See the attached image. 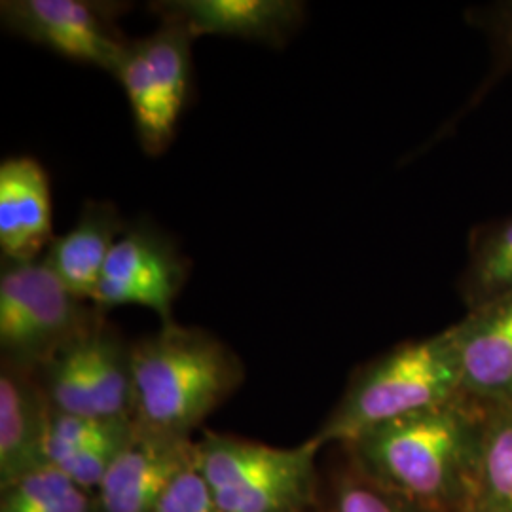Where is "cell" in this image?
<instances>
[{
    "label": "cell",
    "instance_id": "21",
    "mask_svg": "<svg viewBox=\"0 0 512 512\" xmlns=\"http://www.w3.org/2000/svg\"><path fill=\"white\" fill-rule=\"evenodd\" d=\"M154 512H222L198 463L188 465L165 490Z\"/></svg>",
    "mask_w": 512,
    "mask_h": 512
},
{
    "label": "cell",
    "instance_id": "14",
    "mask_svg": "<svg viewBox=\"0 0 512 512\" xmlns=\"http://www.w3.org/2000/svg\"><path fill=\"white\" fill-rule=\"evenodd\" d=\"M50 404L37 374L2 363L0 372V486L8 488L46 465Z\"/></svg>",
    "mask_w": 512,
    "mask_h": 512
},
{
    "label": "cell",
    "instance_id": "7",
    "mask_svg": "<svg viewBox=\"0 0 512 512\" xmlns=\"http://www.w3.org/2000/svg\"><path fill=\"white\" fill-rule=\"evenodd\" d=\"M194 37L175 19H160L148 37L129 40L114 78L128 95L141 147L158 156L171 145L192 73Z\"/></svg>",
    "mask_w": 512,
    "mask_h": 512
},
{
    "label": "cell",
    "instance_id": "2",
    "mask_svg": "<svg viewBox=\"0 0 512 512\" xmlns=\"http://www.w3.org/2000/svg\"><path fill=\"white\" fill-rule=\"evenodd\" d=\"M465 393L456 401L382 423L351 442L378 484L406 499L435 505L458 484L463 463L478 446L480 412Z\"/></svg>",
    "mask_w": 512,
    "mask_h": 512
},
{
    "label": "cell",
    "instance_id": "20",
    "mask_svg": "<svg viewBox=\"0 0 512 512\" xmlns=\"http://www.w3.org/2000/svg\"><path fill=\"white\" fill-rule=\"evenodd\" d=\"M131 431H133V427L122 435H116V437H110V439L73 450V452L61 456L54 463H50V465H54L59 471H63L84 490L99 488V484L103 482V478L107 475L112 461L116 459L120 450L124 448V444L128 442Z\"/></svg>",
    "mask_w": 512,
    "mask_h": 512
},
{
    "label": "cell",
    "instance_id": "4",
    "mask_svg": "<svg viewBox=\"0 0 512 512\" xmlns=\"http://www.w3.org/2000/svg\"><path fill=\"white\" fill-rule=\"evenodd\" d=\"M317 437L294 448L207 433L196 463L222 512H302L313 495Z\"/></svg>",
    "mask_w": 512,
    "mask_h": 512
},
{
    "label": "cell",
    "instance_id": "5",
    "mask_svg": "<svg viewBox=\"0 0 512 512\" xmlns=\"http://www.w3.org/2000/svg\"><path fill=\"white\" fill-rule=\"evenodd\" d=\"M99 308L65 289L44 258H2L0 348L2 363L38 372L93 321Z\"/></svg>",
    "mask_w": 512,
    "mask_h": 512
},
{
    "label": "cell",
    "instance_id": "17",
    "mask_svg": "<svg viewBox=\"0 0 512 512\" xmlns=\"http://www.w3.org/2000/svg\"><path fill=\"white\" fill-rule=\"evenodd\" d=\"M90 495L46 463L2 490L0 512H95Z\"/></svg>",
    "mask_w": 512,
    "mask_h": 512
},
{
    "label": "cell",
    "instance_id": "13",
    "mask_svg": "<svg viewBox=\"0 0 512 512\" xmlns=\"http://www.w3.org/2000/svg\"><path fill=\"white\" fill-rule=\"evenodd\" d=\"M454 329L463 393L478 403L512 406V296L469 311Z\"/></svg>",
    "mask_w": 512,
    "mask_h": 512
},
{
    "label": "cell",
    "instance_id": "16",
    "mask_svg": "<svg viewBox=\"0 0 512 512\" xmlns=\"http://www.w3.org/2000/svg\"><path fill=\"white\" fill-rule=\"evenodd\" d=\"M512 296V217L476 238L463 277V300L469 311Z\"/></svg>",
    "mask_w": 512,
    "mask_h": 512
},
{
    "label": "cell",
    "instance_id": "1",
    "mask_svg": "<svg viewBox=\"0 0 512 512\" xmlns=\"http://www.w3.org/2000/svg\"><path fill=\"white\" fill-rule=\"evenodd\" d=\"M133 423L158 435L190 439L232 391L243 368L213 334L175 321L131 344Z\"/></svg>",
    "mask_w": 512,
    "mask_h": 512
},
{
    "label": "cell",
    "instance_id": "22",
    "mask_svg": "<svg viewBox=\"0 0 512 512\" xmlns=\"http://www.w3.org/2000/svg\"><path fill=\"white\" fill-rule=\"evenodd\" d=\"M336 512H404L382 486L346 482L336 494Z\"/></svg>",
    "mask_w": 512,
    "mask_h": 512
},
{
    "label": "cell",
    "instance_id": "9",
    "mask_svg": "<svg viewBox=\"0 0 512 512\" xmlns=\"http://www.w3.org/2000/svg\"><path fill=\"white\" fill-rule=\"evenodd\" d=\"M186 277L188 264L175 243L148 224H135L114 243L92 304L99 310L143 306L171 323Z\"/></svg>",
    "mask_w": 512,
    "mask_h": 512
},
{
    "label": "cell",
    "instance_id": "11",
    "mask_svg": "<svg viewBox=\"0 0 512 512\" xmlns=\"http://www.w3.org/2000/svg\"><path fill=\"white\" fill-rule=\"evenodd\" d=\"M160 19H175L196 38H243L279 48L304 21L296 0H165L154 2Z\"/></svg>",
    "mask_w": 512,
    "mask_h": 512
},
{
    "label": "cell",
    "instance_id": "3",
    "mask_svg": "<svg viewBox=\"0 0 512 512\" xmlns=\"http://www.w3.org/2000/svg\"><path fill=\"white\" fill-rule=\"evenodd\" d=\"M463 395L458 336L450 327L433 338L404 344L366 366L315 435L355 442L366 431Z\"/></svg>",
    "mask_w": 512,
    "mask_h": 512
},
{
    "label": "cell",
    "instance_id": "23",
    "mask_svg": "<svg viewBox=\"0 0 512 512\" xmlns=\"http://www.w3.org/2000/svg\"><path fill=\"white\" fill-rule=\"evenodd\" d=\"M503 38H505V44L509 48V54L512 55V8L509 10L507 18H505V23H503Z\"/></svg>",
    "mask_w": 512,
    "mask_h": 512
},
{
    "label": "cell",
    "instance_id": "6",
    "mask_svg": "<svg viewBox=\"0 0 512 512\" xmlns=\"http://www.w3.org/2000/svg\"><path fill=\"white\" fill-rule=\"evenodd\" d=\"M35 374L55 412L133 421L131 346L103 317V310Z\"/></svg>",
    "mask_w": 512,
    "mask_h": 512
},
{
    "label": "cell",
    "instance_id": "18",
    "mask_svg": "<svg viewBox=\"0 0 512 512\" xmlns=\"http://www.w3.org/2000/svg\"><path fill=\"white\" fill-rule=\"evenodd\" d=\"M484 408L478 440L484 494L492 512H512V406Z\"/></svg>",
    "mask_w": 512,
    "mask_h": 512
},
{
    "label": "cell",
    "instance_id": "12",
    "mask_svg": "<svg viewBox=\"0 0 512 512\" xmlns=\"http://www.w3.org/2000/svg\"><path fill=\"white\" fill-rule=\"evenodd\" d=\"M48 173L35 158H8L0 165V251L2 258L31 262L54 241Z\"/></svg>",
    "mask_w": 512,
    "mask_h": 512
},
{
    "label": "cell",
    "instance_id": "8",
    "mask_svg": "<svg viewBox=\"0 0 512 512\" xmlns=\"http://www.w3.org/2000/svg\"><path fill=\"white\" fill-rule=\"evenodd\" d=\"M114 4L88 0H4L2 25L29 42L116 74L128 38L116 27Z\"/></svg>",
    "mask_w": 512,
    "mask_h": 512
},
{
    "label": "cell",
    "instance_id": "15",
    "mask_svg": "<svg viewBox=\"0 0 512 512\" xmlns=\"http://www.w3.org/2000/svg\"><path fill=\"white\" fill-rule=\"evenodd\" d=\"M126 228L112 203L86 202L73 228L55 238L42 258L69 293L92 302L110 251Z\"/></svg>",
    "mask_w": 512,
    "mask_h": 512
},
{
    "label": "cell",
    "instance_id": "19",
    "mask_svg": "<svg viewBox=\"0 0 512 512\" xmlns=\"http://www.w3.org/2000/svg\"><path fill=\"white\" fill-rule=\"evenodd\" d=\"M133 427V421L99 420L88 416L61 414L50 408L48 429L44 440L46 463H54L61 456L90 446L95 442L122 435Z\"/></svg>",
    "mask_w": 512,
    "mask_h": 512
},
{
    "label": "cell",
    "instance_id": "10",
    "mask_svg": "<svg viewBox=\"0 0 512 512\" xmlns=\"http://www.w3.org/2000/svg\"><path fill=\"white\" fill-rule=\"evenodd\" d=\"M196 461V442L133 431L99 484L97 511L154 512L165 490Z\"/></svg>",
    "mask_w": 512,
    "mask_h": 512
}]
</instances>
